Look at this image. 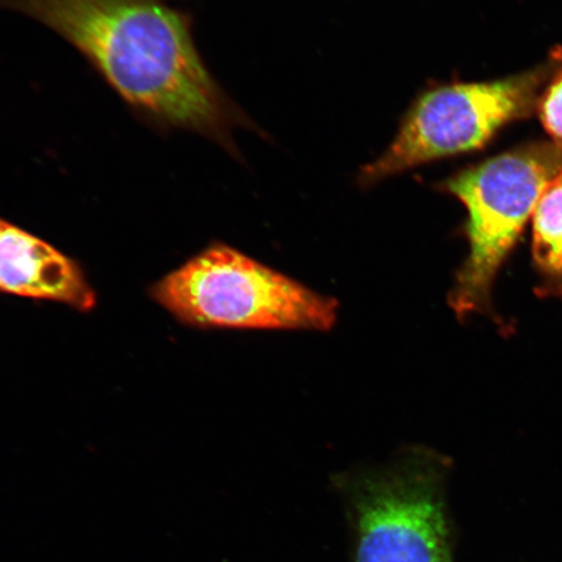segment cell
Segmentation results:
<instances>
[{"mask_svg": "<svg viewBox=\"0 0 562 562\" xmlns=\"http://www.w3.org/2000/svg\"><path fill=\"white\" fill-rule=\"evenodd\" d=\"M562 53L524 74L488 82L440 86L413 103L395 139L362 168V186L391 178L432 160L482 149L505 126L537 111L540 93Z\"/></svg>", "mask_w": 562, "mask_h": 562, "instance_id": "obj_5", "label": "cell"}, {"mask_svg": "<svg viewBox=\"0 0 562 562\" xmlns=\"http://www.w3.org/2000/svg\"><path fill=\"white\" fill-rule=\"evenodd\" d=\"M448 460L409 449L385 469L340 477L355 562H454Z\"/></svg>", "mask_w": 562, "mask_h": 562, "instance_id": "obj_4", "label": "cell"}, {"mask_svg": "<svg viewBox=\"0 0 562 562\" xmlns=\"http://www.w3.org/2000/svg\"><path fill=\"white\" fill-rule=\"evenodd\" d=\"M537 112L553 145L562 151V60L540 93Z\"/></svg>", "mask_w": 562, "mask_h": 562, "instance_id": "obj_8", "label": "cell"}, {"mask_svg": "<svg viewBox=\"0 0 562 562\" xmlns=\"http://www.w3.org/2000/svg\"><path fill=\"white\" fill-rule=\"evenodd\" d=\"M69 42L138 115L232 149L241 123L196 50L192 23L165 0H0Z\"/></svg>", "mask_w": 562, "mask_h": 562, "instance_id": "obj_1", "label": "cell"}, {"mask_svg": "<svg viewBox=\"0 0 562 562\" xmlns=\"http://www.w3.org/2000/svg\"><path fill=\"white\" fill-rule=\"evenodd\" d=\"M562 168L553 144L529 143L470 166L440 189L467 209L463 234L469 255L456 273L449 306L460 321L494 316L492 292L498 272L516 249L548 181Z\"/></svg>", "mask_w": 562, "mask_h": 562, "instance_id": "obj_2", "label": "cell"}, {"mask_svg": "<svg viewBox=\"0 0 562 562\" xmlns=\"http://www.w3.org/2000/svg\"><path fill=\"white\" fill-rule=\"evenodd\" d=\"M0 292L93 311L95 292L81 267L42 238L0 217Z\"/></svg>", "mask_w": 562, "mask_h": 562, "instance_id": "obj_6", "label": "cell"}, {"mask_svg": "<svg viewBox=\"0 0 562 562\" xmlns=\"http://www.w3.org/2000/svg\"><path fill=\"white\" fill-rule=\"evenodd\" d=\"M531 257L538 296L562 300V168L548 181L533 211Z\"/></svg>", "mask_w": 562, "mask_h": 562, "instance_id": "obj_7", "label": "cell"}, {"mask_svg": "<svg viewBox=\"0 0 562 562\" xmlns=\"http://www.w3.org/2000/svg\"><path fill=\"white\" fill-rule=\"evenodd\" d=\"M176 319L200 328L328 331L339 304L243 255L215 244L150 290Z\"/></svg>", "mask_w": 562, "mask_h": 562, "instance_id": "obj_3", "label": "cell"}]
</instances>
